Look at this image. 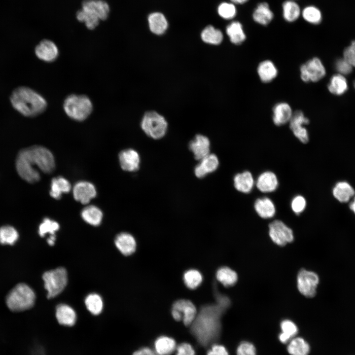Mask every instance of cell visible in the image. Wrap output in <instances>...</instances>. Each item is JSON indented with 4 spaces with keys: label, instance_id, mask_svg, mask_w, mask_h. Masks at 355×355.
<instances>
[{
    "label": "cell",
    "instance_id": "1",
    "mask_svg": "<svg viewBox=\"0 0 355 355\" xmlns=\"http://www.w3.org/2000/svg\"><path fill=\"white\" fill-rule=\"evenodd\" d=\"M227 309L216 302L201 308L190 325L193 335L201 345L207 346L217 339L221 331V317Z\"/></svg>",
    "mask_w": 355,
    "mask_h": 355
},
{
    "label": "cell",
    "instance_id": "2",
    "mask_svg": "<svg viewBox=\"0 0 355 355\" xmlns=\"http://www.w3.org/2000/svg\"><path fill=\"white\" fill-rule=\"evenodd\" d=\"M10 100L13 107L26 117L38 115L47 107V102L41 95L25 86L15 88L12 92Z\"/></svg>",
    "mask_w": 355,
    "mask_h": 355
},
{
    "label": "cell",
    "instance_id": "3",
    "mask_svg": "<svg viewBox=\"0 0 355 355\" xmlns=\"http://www.w3.org/2000/svg\"><path fill=\"white\" fill-rule=\"evenodd\" d=\"M17 156L34 169L36 170L35 168L36 166L46 174L51 173L54 170L55 163L54 156L48 149L43 146L35 145L22 149Z\"/></svg>",
    "mask_w": 355,
    "mask_h": 355
},
{
    "label": "cell",
    "instance_id": "4",
    "mask_svg": "<svg viewBox=\"0 0 355 355\" xmlns=\"http://www.w3.org/2000/svg\"><path fill=\"white\" fill-rule=\"evenodd\" d=\"M63 109L66 114L76 121L86 120L92 113L93 105L87 96L83 94H71L65 99Z\"/></svg>",
    "mask_w": 355,
    "mask_h": 355
},
{
    "label": "cell",
    "instance_id": "5",
    "mask_svg": "<svg viewBox=\"0 0 355 355\" xmlns=\"http://www.w3.org/2000/svg\"><path fill=\"white\" fill-rule=\"evenodd\" d=\"M36 295L33 290L25 284H19L13 287L6 297V304L13 312H21L31 308Z\"/></svg>",
    "mask_w": 355,
    "mask_h": 355
},
{
    "label": "cell",
    "instance_id": "6",
    "mask_svg": "<svg viewBox=\"0 0 355 355\" xmlns=\"http://www.w3.org/2000/svg\"><path fill=\"white\" fill-rule=\"evenodd\" d=\"M141 126L149 137L159 139L166 134L168 123L165 118L154 111L146 112L143 115Z\"/></svg>",
    "mask_w": 355,
    "mask_h": 355
},
{
    "label": "cell",
    "instance_id": "7",
    "mask_svg": "<svg viewBox=\"0 0 355 355\" xmlns=\"http://www.w3.org/2000/svg\"><path fill=\"white\" fill-rule=\"evenodd\" d=\"M42 278L48 298L55 297L61 293L68 282L67 272L63 267L45 272Z\"/></svg>",
    "mask_w": 355,
    "mask_h": 355
},
{
    "label": "cell",
    "instance_id": "8",
    "mask_svg": "<svg viewBox=\"0 0 355 355\" xmlns=\"http://www.w3.org/2000/svg\"><path fill=\"white\" fill-rule=\"evenodd\" d=\"M326 75V69L320 59L314 57L300 67V76L301 80L306 83L317 82Z\"/></svg>",
    "mask_w": 355,
    "mask_h": 355
},
{
    "label": "cell",
    "instance_id": "9",
    "mask_svg": "<svg viewBox=\"0 0 355 355\" xmlns=\"http://www.w3.org/2000/svg\"><path fill=\"white\" fill-rule=\"evenodd\" d=\"M197 313L194 304L188 300H178L174 302L172 308L173 318L177 321L182 320L186 326L191 325Z\"/></svg>",
    "mask_w": 355,
    "mask_h": 355
},
{
    "label": "cell",
    "instance_id": "10",
    "mask_svg": "<svg viewBox=\"0 0 355 355\" xmlns=\"http://www.w3.org/2000/svg\"><path fill=\"white\" fill-rule=\"evenodd\" d=\"M319 283V278L314 272L302 269L297 275L298 289L303 295L307 297L311 298L316 295Z\"/></svg>",
    "mask_w": 355,
    "mask_h": 355
},
{
    "label": "cell",
    "instance_id": "11",
    "mask_svg": "<svg viewBox=\"0 0 355 355\" xmlns=\"http://www.w3.org/2000/svg\"><path fill=\"white\" fill-rule=\"evenodd\" d=\"M269 234L272 241L280 246L291 242L294 239L292 230L280 220H275L269 225Z\"/></svg>",
    "mask_w": 355,
    "mask_h": 355
},
{
    "label": "cell",
    "instance_id": "12",
    "mask_svg": "<svg viewBox=\"0 0 355 355\" xmlns=\"http://www.w3.org/2000/svg\"><path fill=\"white\" fill-rule=\"evenodd\" d=\"M309 119L303 111L298 110L293 112L289 122V128L294 136L303 143L308 142L309 137L307 129L304 126L309 123Z\"/></svg>",
    "mask_w": 355,
    "mask_h": 355
},
{
    "label": "cell",
    "instance_id": "13",
    "mask_svg": "<svg viewBox=\"0 0 355 355\" xmlns=\"http://www.w3.org/2000/svg\"><path fill=\"white\" fill-rule=\"evenodd\" d=\"M36 56L46 63H52L57 59L59 50L56 44L49 39L41 40L35 47Z\"/></svg>",
    "mask_w": 355,
    "mask_h": 355
},
{
    "label": "cell",
    "instance_id": "14",
    "mask_svg": "<svg viewBox=\"0 0 355 355\" xmlns=\"http://www.w3.org/2000/svg\"><path fill=\"white\" fill-rule=\"evenodd\" d=\"M72 192L74 199L82 204L89 203L97 194L94 185L85 181L77 182L73 188Z\"/></svg>",
    "mask_w": 355,
    "mask_h": 355
},
{
    "label": "cell",
    "instance_id": "15",
    "mask_svg": "<svg viewBox=\"0 0 355 355\" xmlns=\"http://www.w3.org/2000/svg\"><path fill=\"white\" fill-rule=\"evenodd\" d=\"M119 160L121 168L125 171L135 172L139 168L140 157L134 149L130 148L121 151Z\"/></svg>",
    "mask_w": 355,
    "mask_h": 355
},
{
    "label": "cell",
    "instance_id": "16",
    "mask_svg": "<svg viewBox=\"0 0 355 355\" xmlns=\"http://www.w3.org/2000/svg\"><path fill=\"white\" fill-rule=\"evenodd\" d=\"M189 148L195 159L200 160L210 154V142L207 137L198 134L189 142Z\"/></svg>",
    "mask_w": 355,
    "mask_h": 355
},
{
    "label": "cell",
    "instance_id": "17",
    "mask_svg": "<svg viewBox=\"0 0 355 355\" xmlns=\"http://www.w3.org/2000/svg\"><path fill=\"white\" fill-rule=\"evenodd\" d=\"M272 112L273 123L278 126L289 123L293 113L290 106L284 102L276 104L273 107Z\"/></svg>",
    "mask_w": 355,
    "mask_h": 355
},
{
    "label": "cell",
    "instance_id": "18",
    "mask_svg": "<svg viewBox=\"0 0 355 355\" xmlns=\"http://www.w3.org/2000/svg\"><path fill=\"white\" fill-rule=\"evenodd\" d=\"M219 160L217 156L210 153L200 160L199 164L195 167V175L197 178H204L217 170Z\"/></svg>",
    "mask_w": 355,
    "mask_h": 355
},
{
    "label": "cell",
    "instance_id": "19",
    "mask_svg": "<svg viewBox=\"0 0 355 355\" xmlns=\"http://www.w3.org/2000/svg\"><path fill=\"white\" fill-rule=\"evenodd\" d=\"M82 9L94 14L100 20L107 19L109 12L108 3L103 0H84L82 2Z\"/></svg>",
    "mask_w": 355,
    "mask_h": 355
},
{
    "label": "cell",
    "instance_id": "20",
    "mask_svg": "<svg viewBox=\"0 0 355 355\" xmlns=\"http://www.w3.org/2000/svg\"><path fill=\"white\" fill-rule=\"evenodd\" d=\"M279 185L278 178L272 172L266 171L258 177L256 186L257 189L263 193L272 192L276 190Z\"/></svg>",
    "mask_w": 355,
    "mask_h": 355
},
{
    "label": "cell",
    "instance_id": "21",
    "mask_svg": "<svg viewBox=\"0 0 355 355\" xmlns=\"http://www.w3.org/2000/svg\"><path fill=\"white\" fill-rule=\"evenodd\" d=\"M257 73L260 80L265 83H270L276 78L278 70L275 64L271 60L261 61L257 68Z\"/></svg>",
    "mask_w": 355,
    "mask_h": 355
},
{
    "label": "cell",
    "instance_id": "22",
    "mask_svg": "<svg viewBox=\"0 0 355 355\" xmlns=\"http://www.w3.org/2000/svg\"><path fill=\"white\" fill-rule=\"evenodd\" d=\"M115 244L118 250L124 255L133 254L136 249V242L134 237L128 233H121L115 239Z\"/></svg>",
    "mask_w": 355,
    "mask_h": 355
},
{
    "label": "cell",
    "instance_id": "23",
    "mask_svg": "<svg viewBox=\"0 0 355 355\" xmlns=\"http://www.w3.org/2000/svg\"><path fill=\"white\" fill-rule=\"evenodd\" d=\"M56 317L59 323L67 326H73L76 320L74 310L70 306L64 304L56 307Z\"/></svg>",
    "mask_w": 355,
    "mask_h": 355
},
{
    "label": "cell",
    "instance_id": "24",
    "mask_svg": "<svg viewBox=\"0 0 355 355\" xmlns=\"http://www.w3.org/2000/svg\"><path fill=\"white\" fill-rule=\"evenodd\" d=\"M233 180L235 189L243 193L250 192L254 184L253 177L251 173L248 171L237 174Z\"/></svg>",
    "mask_w": 355,
    "mask_h": 355
},
{
    "label": "cell",
    "instance_id": "25",
    "mask_svg": "<svg viewBox=\"0 0 355 355\" xmlns=\"http://www.w3.org/2000/svg\"><path fill=\"white\" fill-rule=\"evenodd\" d=\"M254 208L258 215L264 219L272 218L276 213L275 206L268 197L257 199L254 203Z\"/></svg>",
    "mask_w": 355,
    "mask_h": 355
},
{
    "label": "cell",
    "instance_id": "26",
    "mask_svg": "<svg viewBox=\"0 0 355 355\" xmlns=\"http://www.w3.org/2000/svg\"><path fill=\"white\" fill-rule=\"evenodd\" d=\"M148 22L150 31L157 35L163 34L168 26L165 16L160 12H153L148 17Z\"/></svg>",
    "mask_w": 355,
    "mask_h": 355
},
{
    "label": "cell",
    "instance_id": "27",
    "mask_svg": "<svg viewBox=\"0 0 355 355\" xmlns=\"http://www.w3.org/2000/svg\"><path fill=\"white\" fill-rule=\"evenodd\" d=\"M273 17V12L270 9L268 3L265 2L259 3L252 14L253 20L263 26L268 25Z\"/></svg>",
    "mask_w": 355,
    "mask_h": 355
},
{
    "label": "cell",
    "instance_id": "28",
    "mask_svg": "<svg viewBox=\"0 0 355 355\" xmlns=\"http://www.w3.org/2000/svg\"><path fill=\"white\" fill-rule=\"evenodd\" d=\"M226 33L231 42L238 45L242 44L246 39V35L242 24L238 21H233L226 28Z\"/></svg>",
    "mask_w": 355,
    "mask_h": 355
},
{
    "label": "cell",
    "instance_id": "29",
    "mask_svg": "<svg viewBox=\"0 0 355 355\" xmlns=\"http://www.w3.org/2000/svg\"><path fill=\"white\" fill-rule=\"evenodd\" d=\"M348 83L345 76L339 73L334 74L330 78L327 85L328 91L335 95H342L348 89Z\"/></svg>",
    "mask_w": 355,
    "mask_h": 355
},
{
    "label": "cell",
    "instance_id": "30",
    "mask_svg": "<svg viewBox=\"0 0 355 355\" xmlns=\"http://www.w3.org/2000/svg\"><path fill=\"white\" fill-rule=\"evenodd\" d=\"M176 348L175 340L168 336H160L154 342L155 351L158 355H170Z\"/></svg>",
    "mask_w": 355,
    "mask_h": 355
},
{
    "label": "cell",
    "instance_id": "31",
    "mask_svg": "<svg viewBox=\"0 0 355 355\" xmlns=\"http://www.w3.org/2000/svg\"><path fill=\"white\" fill-rule=\"evenodd\" d=\"M287 344V351L290 355H308L310 351L309 343L300 337L293 338Z\"/></svg>",
    "mask_w": 355,
    "mask_h": 355
},
{
    "label": "cell",
    "instance_id": "32",
    "mask_svg": "<svg viewBox=\"0 0 355 355\" xmlns=\"http://www.w3.org/2000/svg\"><path fill=\"white\" fill-rule=\"evenodd\" d=\"M332 192L334 197L342 203L348 202L355 193L352 186L346 181L338 182L333 188Z\"/></svg>",
    "mask_w": 355,
    "mask_h": 355
},
{
    "label": "cell",
    "instance_id": "33",
    "mask_svg": "<svg viewBox=\"0 0 355 355\" xmlns=\"http://www.w3.org/2000/svg\"><path fill=\"white\" fill-rule=\"evenodd\" d=\"M71 185L69 181L63 177H59L52 179L50 191V196L55 199L61 198L63 193L70 191Z\"/></svg>",
    "mask_w": 355,
    "mask_h": 355
},
{
    "label": "cell",
    "instance_id": "34",
    "mask_svg": "<svg viewBox=\"0 0 355 355\" xmlns=\"http://www.w3.org/2000/svg\"><path fill=\"white\" fill-rule=\"evenodd\" d=\"M282 332L279 334V341L283 344H287L295 337L298 332V327L294 322L289 320H284L280 324Z\"/></svg>",
    "mask_w": 355,
    "mask_h": 355
},
{
    "label": "cell",
    "instance_id": "35",
    "mask_svg": "<svg viewBox=\"0 0 355 355\" xmlns=\"http://www.w3.org/2000/svg\"><path fill=\"white\" fill-rule=\"evenodd\" d=\"M83 219L88 224L93 225H99L103 218V213L97 207L90 205L84 208L81 213Z\"/></svg>",
    "mask_w": 355,
    "mask_h": 355
},
{
    "label": "cell",
    "instance_id": "36",
    "mask_svg": "<svg viewBox=\"0 0 355 355\" xmlns=\"http://www.w3.org/2000/svg\"><path fill=\"white\" fill-rule=\"evenodd\" d=\"M201 37L205 43L218 45L223 40V35L220 30L215 28L212 25H209L202 31Z\"/></svg>",
    "mask_w": 355,
    "mask_h": 355
},
{
    "label": "cell",
    "instance_id": "37",
    "mask_svg": "<svg viewBox=\"0 0 355 355\" xmlns=\"http://www.w3.org/2000/svg\"><path fill=\"white\" fill-rule=\"evenodd\" d=\"M283 15L285 21L293 22L297 20L301 14L299 5L295 0H287L282 5Z\"/></svg>",
    "mask_w": 355,
    "mask_h": 355
},
{
    "label": "cell",
    "instance_id": "38",
    "mask_svg": "<svg viewBox=\"0 0 355 355\" xmlns=\"http://www.w3.org/2000/svg\"><path fill=\"white\" fill-rule=\"evenodd\" d=\"M216 277L217 280L226 287L233 286L238 280V276L236 272L225 266L217 270Z\"/></svg>",
    "mask_w": 355,
    "mask_h": 355
},
{
    "label": "cell",
    "instance_id": "39",
    "mask_svg": "<svg viewBox=\"0 0 355 355\" xmlns=\"http://www.w3.org/2000/svg\"><path fill=\"white\" fill-rule=\"evenodd\" d=\"M85 304L88 310L93 315H98L102 311L103 302L101 297L96 293H91L87 296Z\"/></svg>",
    "mask_w": 355,
    "mask_h": 355
},
{
    "label": "cell",
    "instance_id": "40",
    "mask_svg": "<svg viewBox=\"0 0 355 355\" xmlns=\"http://www.w3.org/2000/svg\"><path fill=\"white\" fill-rule=\"evenodd\" d=\"M19 235L12 226L5 225L0 228V243L3 245H13L18 240Z\"/></svg>",
    "mask_w": 355,
    "mask_h": 355
},
{
    "label": "cell",
    "instance_id": "41",
    "mask_svg": "<svg viewBox=\"0 0 355 355\" xmlns=\"http://www.w3.org/2000/svg\"><path fill=\"white\" fill-rule=\"evenodd\" d=\"M77 19L84 23L86 27L89 30L95 29L99 25L100 19L92 13L83 9L79 10L76 13Z\"/></svg>",
    "mask_w": 355,
    "mask_h": 355
},
{
    "label": "cell",
    "instance_id": "42",
    "mask_svg": "<svg viewBox=\"0 0 355 355\" xmlns=\"http://www.w3.org/2000/svg\"><path fill=\"white\" fill-rule=\"evenodd\" d=\"M302 16L305 21L312 24H319L322 20L321 11L313 5L305 7L302 11Z\"/></svg>",
    "mask_w": 355,
    "mask_h": 355
},
{
    "label": "cell",
    "instance_id": "43",
    "mask_svg": "<svg viewBox=\"0 0 355 355\" xmlns=\"http://www.w3.org/2000/svg\"><path fill=\"white\" fill-rule=\"evenodd\" d=\"M183 281L187 287L195 289L201 284L202 276L198 270L190 269L184 273Z\"/></svg>",
    "mask_w": 355,
    "mask_h": 355
},
{
    "label": "cell",
    "instance_id": "44",
    "mask_svg": "<svg viewBox=\"0 0 355 355\" xmlns=\"http://www.w3.org/2000/svg\"><path fill=\"white\" fill-rule=\"evenodd\" d=\"M59 227L57 222L45 218L39 226L38 234L41 237H44L47 233L50 234V236H56L55 233L59 230Z\"/></svg>",
    "mask_w": 355,
    "mask_h": 355
},
{
    "label": "cell",
    "instance_id": "45",
    "mask_svg": "<svg viewBox=\"0 0 355 355\" xmlns=\"http://www.w3.org/2000/svg\"><path fill=\"white\" fill-rule=\"evenodd\" d=\"M217 12L221 18L230 20L235 17L237 10L234 4L232 2H223L218 5Z\"/></svg>",
    "mask_w": 355,
    "mask_h": 355
},
{
    "label": "cell",
    "instance_id": "46",
    "mask_svg": "<svg viewBox=\"0 0 355 355\" xmlns=\"http://www.w3.org/2000/svg\"><path fill=\"white\" fill-rule=\"evenodd\" d=\"M335 69L337 73L346 76L353 71V67L343 57L336 60Z\"/></svg>",
    "mask_w": 355,
    "mask_h": 355
},
{
    "label": "cell",
    "instance_id": "47",
    "mask_svg": "<svg viewBox=\"0 0 355 355\" xmlns=\"http://www.w3.org/2000/svg\"><path fill=\"white\" fill-rule=\"evenodd\" d=\"M237 355H257L254 345L248 341L241 342L236 350Z\"/></svg>",
    "mask_w": 355,
    "mask_h": 355
},
{
    "label": "cell",
    "instance_id": "48",
    "mask_svg": "<svg viewBox=\"0 0 355 355\" xmlns=\"http://www.w3.org/2000/svg\"><path fill=\"white\" fill-rule=\"evenodd\" d=\"M290 205L292 211L295 214H299L306 208V200L303 196L297 195L292 199Z\"/></svg>",
    "mask_w": 355,
    "mask_h": 355
},
{
    "label": "cell",
    "instance_id": "49",
    "mask_svg": "<svg viewBox=\"0 0 355 355\" xmlns=\"http://www.w3.org/2000/svg\"><path fill=\"white\" fill-rule=\"evenodd\" d=\"M343 57L353 67H355V40L344 49Z\"/></svg>",
    "mask_w": 355,
    "mask_h": 355
},
{
    "label": "cell",
    "instance_id": "50",
    "mask_svg": "<svg viewBox=\"0 0 355 355\" xmlns=\"http://www.w3.org/2000/svg\"><path fill=\"white\" fill-rule=\"evenodd\" d=\"M176 350V355H195V351L193 347L187 343H183L179 345Z\"/></svg>",
    "mask_w": 355,
    "mask_h": 355
},
{
    "label": "cell",
    "instance_id": "51",
    "mask_svg": "<svg viewBox=\"0 0 355 355\" xmlns=\"http://www.w3.org/2000/svg\"><path fill=\"white\" fill-rule=\"evenodd\" d=\"M207 355H229V353L224 346L214 344L208 351Z\"/></svg>",
    "mask_w": 355,
    "mask_h": 355
},
{
    "label": "cell",
    "instance_id": "52",
    "mask_svg": "<svg viewBox=\"0 0 355 355\" xmlns=\"http://www.w3.org/2000/svg\"><path fill=\"white\" fill-rule=\"evenodd\" d=\"M132 355H158L155 351L152 349L144 347L141 348L133 353Z\"/></svg>",
    "mask_w": 355,
    "mask_h": 355
},
{
    "label": "cell",
    "instance_id": "53",
    "mask_svg": "<svg viewBox=\"0 0 355 355\" xmlns=\"http://www.w3.org/2000/svg\"><path fill=\"white\" fill-rule=\"evenodd\" d=\"M55 240L56 236H50L49 238L47 239V242L49 245L53 246L55 243Z\"/></svg>",
    "mask_w": 355,
    "mask_h": 355
},
{
    "label": "cell",
    "instance_id": "54",
    "mask_svg": "<svg viewBox=\"0 0 355 355\" xmlns=\"http://www.w3.org/2000/svg\"><path fill=\"white\" fill-rule=\"evenodd\" d=\"M234 4H242L247 2L248 0H230Z\"/></svg>",
    "mask_w": 355,
    "mask_h": 355
},
{
    "label": "cell",
    "instance_id": "55",
    "mask_svg": "<svg viewBox=\"0 0 355 355\" xmlns=\"http://www.w3.org/2000/svg\"><path fill=\"white\" fill-rule=\"evenodd\" d=\"M350 209L355 213V197L350 205Z\"/></svg>",
    "mask_w": 355,
    "mask_h": 355
},
{
    "label": "cell",
    "instance_id": "56",
    "mask_svg": "<svg viewBox=\"0 0 355 355\" xmlns=\"http://www.w3.org/2000/svg\"><path fill=\"white\" fill-rule=\"evenodd\" d=\"M353 86H354V88L355 89V80L353 82Z\"/></svg>",
    "mask_w": 355,
    "mask_h": 355
},
{
    "label": "cell",
    "instance_id": "57",
    "mask_svg": "<svg viewBox=\"0 0 355 355\" xmlns=\"http://www.w3.org/2000/svg\"></svg>",
    "mask_w": 355,
    "mask_h": 355
}]
</instances>
